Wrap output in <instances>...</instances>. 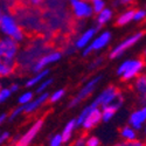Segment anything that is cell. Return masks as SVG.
<instances>
[{
  "instance_id": "obj_1",
  "label": "cell",
  "mask_w": 146,
  "mask_h": 146,
  "mask_svg": "<svg viewBox=\"0 0 146 146\" xmlns=\"http://www.w3.org/2000/svg\"><path fill=\"white\" fill-rule=\"evenodd\" d=\"M0 28L3 29V32L11 36L14 41H21L23 40V36L25 33L18 26L17 21L14 20V18L8 14H4L1 18V22H0Z\"/></svg>"
},
{
  "instance_id": "obj_2",
  "label": "cell",
  "mask_w": 146,
  "mask_h": 146,
  "mask_svg": "<svg viewBox=\"0 0 146 146\" xmlns=\"http://www.w3.org/2000/svg\"><path fill=\"white\" fill-rule=\"evenodd\" d=\"M144 67H145V62L143 60H135V61L129 60L119 66V68L117 69V74L121 76L123 81H129L133 77H136Z\"/></svg>"
},
{
  "instance_id": "obj_3",
  "label": "cell",
  "mask_w": 146,
  "mask_h": 146,
  "mask_svg": "<svg viewBox=\"0 0 146 146\" xmlns=\"http://www.w3.org/2000/svg\"><path fill=\"white\" fill-rule=\"evenodd\" d=\"M43 124H44V117H41L38 120H35L32 124V126L23 133L22 136L19 137V139L13 144V146H29L34 141L36 136L39 135V132L41 131Z\"/></svg>"
},
{
  "instance_id": "obj_4",
  "label": "cell",
  "mask_w": 146,
  "mask_h": 146,
  "mask_svg": "<svg viewBox=\"0 0 146 146\" xmlns=\"http://www.w3.org/2000/svg\"><path fill=\"white\" fill-rule=\"evenodd\" d=\"M102 80V77L101 76H98V77H96V78H94V80H91L90 82H88L86 86H84L81 90H80V92L72 98L71 101H70V103L68 104V108H75V106H77L82 101H84L86 98H88V97L92 94V91L95 90V88H96V86H97V83H98L100 81Z\"/></svg>"
},
{
  "instance_id": "obj_5",
  "label": "cell",
  "mask_w": 146,
  "mask_h": 146,
  "mask_svg": "<svg viewBox=\"0 0 146 146\" xmlns=\"http://www.w3.org/2000/svg\"><path fill=\"white\" fill-rule=\"evenodd\" d=\"M144 33L143 32H139V33H136L133 34L132 36H130L129 39H126L125 41H123L121 43H119L117 47H115L112 52L110 53V58H117L119 56H121V54H124V52H126L129 48H131L133 44H136L141 38H143Z\"/></svg>"
},
{
  "instance_id": "obj_6",
  "label": "cell",
  "mask_w": 146,
  "mask_h": 146,
  "mask_svg": "<svg viewBox=\"0 0 146 146\" xmlns=\"http://www.w3.org/2000/svg\"><path fill=\"white\" fill-rule=\"evenodd\" d=\"M18 53V43L12 38L0 40V57L15 58Z\"/></svg>"
},
{
  "instance_id": "obj_7",
  "label": "cell",
  "mask_w": 146,
  "mask_h": 146,
  "mask_svg": "<svg viewBox=\"0 0 146 146\" xmlns=\"http://www.w3.org/2000/svg\"><path fill=\"white\" fill-rule=\"evenodd\" d=\"M146 124V105L135 110L129 118V125L132 126L136 131H139L143 129V126Z\"/></svg>"
},
{
  "instance_id": "obj_8",
  "label": "cell",
  "mask_w": 146,
  "mask_h": 146,
  "mask_svg": "<svg viewBox=\"0 0 146 146\" xmlns=\"http://www.w3.org/2000/svg\"><path fill=\"white\" fill-rule=\"evenodd\" d=\"M102 121V111H101V108H96L92 109V110L87 115V117L84 118L83 123H82V129L84 131H90L94 127H96Z\"/></svg>"
},
{
  "instance_id": "obj_9",
  "label": "cell",
  "mask_w": 146,
  "mask_h": 146,
  "mask_svg": "<svg viewBox=\"0 0 146 146\" xmlns=\"http://www.w3.org/2000/svg\"><path fill=\"white\" fill-rule=\"evenodd\" d=\"M61 57H62V54H61L60 52H53V53H48L46 55H43L38 62H36L33 67V71L34 72H40L47 64H50L53 62H56V61H58Z\"/></svg>"
},
{
  "instance_id": "obj_10",
  "label": "cell",
  "mask_w": 146,
  "mask_h": 146,
  "mask_svg": "<svg viewBox=\"0 0 146 146\" xmlns=\"http://www.w3.org/2000/svg\"><path fill=\"white\" fill-rule=\"evenodd\" d=\"M71 6L72 9H74L75 17L77 19L81 18H89L92 14V8L84 1H81V0H71Z\"/></svg>"
},
{
  "instance_id": "obj_11",
  "label": "cell",
  "mask_w": 146,
  "mask_h": 146,
  "mask_svg": "<svg viewBox=\"0 0 146 146\" xmlns=\"http://www.w3.org/2000/svg\"><path fill=\"white\" fill-rule=\"evenodd\" d=\"M49 98V92H42L38 98L32 100L29 103H27L26 105H23V113H33L35 112L40 106H42Z\"/></svg>"
},
{
  "instance_id": "obj_12",
  "label": "cell",
  "mask_w": 146,
  "mask_h": 146,
  "mask_svg": "<svg viewBox=\"0 0 146 146\" xmlns=\"http://www.w3.org/2000/svg\"><path fill=\"white\" fill-rule=\"evenodd\" d=\"M110 39H111V33H109V32H105V33H103L102 35H100L98 38H97L86 50L83 52V55H88V54H90L91 52H94V50H98V49H101V48H103V47H105L108 43H109V41H110Z\"/></svg>"
},
{
  "instance_id": "obj_13",
  "label": "cell",
  "mask_w": 146,
  "mask_h": 146,
  "mask_svg": "<svg viewBox=\"0 0 146 146\" xmlns=\"http://www.w3.org/2000/svg\"><path fill=\"white\" fill-rule=\"evenodd\" d=\"M17 68V62L14 58L0 57V76H9L14 72Z\"/></svg>"
},
{
  "instance_id": "obj_14",
  "label": "cell",
  "mask_w": 146,
  "mask_h": 146,
  "mask_svg": "<svg viewBox=\"0 0 146 146\" xmlns=\"http://www.w3.org/2000/svg\"><path fill=\"white\" fill-rule=\"evenodd\" d=\"M77 127V123H76V118L75 119H70L68 123L64 125L62 132H61V136H62V139H63V144H68L71 141V138H72V135Z\"/></svg>"
},
{
  "instance_id": "obj_15",
  "label": "cell",
  "mask_w": 146,
  "mask_h": 146,
  "mask_svg": "<svg viewBox=\"0 0 146 146\" xmlns=\"http://www.w3.org/2000/svg\"><path fill=\"white\" fill-rule=\"evenodd\" d=\"M119 136L123 139V141H131L138 139V133L137 131L130 125H125L119 129Z\"/></svg>"
},
{
  "instance_id": "obj_16",
  "label": "cell",
  "mask_w": 146,
  "mask_h": 146,
  "mask_svg": "<svg viewBox=\"0 0 146 146\" xmlns=\"http://www.w3.org/2000/svg\"><path fill=\"white\" fill-rule=\"evenodd\" d=\"M97 29H98V28H90V29H88L87 32H84V33L81 35V38L76 41L75 48H77V49H81V48H83L84 46H87V43L91 40V38H94V35H95V33L97 32Z\"/></svg>"
},
{
  "instance_id": "obj_17",
  "label": "cell",
  "mask_w": 146,
  "mask_h": 146,
  "mask_svg": "<svg viewBox=\"0 0 146 146\" xmlns=\"http://www.w3.org/2000/svg\"><path fill=\"white\" fill-rule=\"evenodd\" d=\"M133 15H135V11L130 9V11L125 12V13H123L121 15L118 17V19H117V21H116V25H117V26H124V25H127L130 21L133 20Z\"/></svg>"
},
{
  "instance_id": "obj_18",
  "label": "cell",
  "mask_w": 146,
  "mask_h": 146,
  "mask_svg": "<svg viewBox=\"0 0 146 146\" xmlns=\"http://www.w3.org/2000/svg\"><path fill=\"white\" fill-rule=\"evenodd\" d=\"M135 89L138 92V95H146V75L139 76L136 80Z\"/></svg>"
},
{
  "instance_id": "obj_19",
  "label": "cell",
  "mask_w": 146,
  "mask_h": 146,
  "mask_svg": "<svg viewBox=\"0 0 146 146\" xmlns=\"http://www.w3.org/2000/svg\"><path fill=\"white\" fill-rule=\"evenodd\" d=\"M48 74H49V70H41L40 72L36 76H34L33 78H31L27 83H26V87L27 88H31V87H34L35 84H38V83H40Z\"/></svg>"
},
{
  "instance_id": "obj_20",
  "label": "cell",
  "mask_w": 146,
  "mask_h": 146,
  "mask_svg": "<svg viewBox=\"0 0 146 146\" xmlns=\"http://www.w3.org/2000/svg\"><path fill=\"white\" fill-rule=\"evenodd\" d=\"M100 15H98V18H97V22H98V26L101 27V26H103V25H105V23L111 19V17H112V12H111V9H108V8H105V9H103L101 13H98Z\"/></svg>"
},
{
  "instance_id": "obj_21",
  "label": "cell",
  "mask_w": 146,
  "mask_h": 146,
  "mask_svg": "<svg viewBox=\"0 0 146 146\" xmlns=\"http://www.w3.org/2000/svg\"><path fill=\"white\" fill-rule=\"evenodd\" d=\"M33 97H34V94L32 91H27L25 94H22L20 97H19V100H18V103L20 105H26L27 103H29L32 100H33Z\"/></svg>"
},
{
  "instance_id": "obj_22",
  "label": "cell",
  "mask_w": 146,
  "mask_h": 146,
  "mask_svg": "<svg viewBox=\"0 0 146 146\" xmlns=\"http://www.w3.org/2000/svg\"><path fill=\"white\" fill-rule=\"evenodd\" d=\"M64 94H66V90L64 89H58V90H56L55 92H53L50 95V97L48 98V101H49L50 103H56V102H58L64 96Z\"/></svg>"
},
{
  "instance_id": "obj_23",
  "label": "cell",
  "mask_w": 146,
  "mask_h": 146,
  "mask_svg": "<svg viewBox=\"0 0 146 146\" xmlns=\"http://www.w3.org/2000/svg\"><path fill=\"white\" fill-rule=\"evenodd\" d=\"M115 146H146V141H143V140H131V141H119L117 143Z\"/></svg>"
},
{
  "instance_id": "obj_24",
  "label": "cell",
  "mask_w": 146,
  "mask_h": 146,
  "mask_svg": "<svg viewBox=\"0 0 146 146\" xmlns=\"http://www.w3.org/2000/svg\"><path fill=\"white\" fill-rule=\"evenodd\" d=\"M63 145V139L61 133H56V135H53L49 138V146H62Z\"/></svg>"
},
{
  "instance_id": "obj_25",
  "label": "cell",
  "mask_w": 146,
  "mask_h": 146,
  "mask_svg": "<svg viewBox=\"0 0 146 146\" xmlns=\"http://www.w3.org/2000/svg\"><path fill=\"white\" fill-rule=\"evenodd\" d=\"M21 113H23V105H19L18 108H15L14 110L9 113V116L7 117V118H8V121H13V120H15Z\"/></svg>"
},
{
  "instance_id": "obj_26",
  "label": "cell",
  "mask_w": 146,
  "mask_h": 146,
  "mask_svg": "<svg viewBox=\"0 0 146 146\" xmlns=\"http://www.w3.org/2000/svg\"><path fill=\"white\" fill-rule=\"evenodd\" d=\"M92 4H94V8L92 11L95 12V13H101V12L104 9V0H91Z\"/></svg>"
},
{
  "instance_id": "obj_27",
  "label": "cell",
  "mask_w": 146,
  "mask_h": 146,
  "mask_svg": "<svg viewBox=\"0 0 146 146\" xmlns=\"http://www.w3.org/2000/svg\"><path fill=\"white\" fill-rule=\"evenodd\" d=\"M71 146H87V136L86 135L78 136L74 141H72Z\"/></svg>"
},
{
  "instance_id": "obj_28",
  "label": "cell",
  "mask_w": 146,
  "mask_h": 146,
  "mask_svg": "<svg viewBox=\"0 0 146 146\" xmlns=\"http://www.w3.org/2000/svg\"><path fill=\"white\" fill-rule=\"evenodd\" d=\"M87 146H101V140L96 136L87 137Z\"/></svg>"
},
{
  "instance_id": "obj_29",
  "label": "cell",
  "mask_w": 146,
  "mask_h": 146,
  "mask_svg": "<svg viewBox=\"0 0 146 146\" xmlns=\"http://www.w3.org/2000/svg\"><path fill=\"white\" fill-rule=\"evenodd\" d=\"M53 83V80L52 78H49V80H47V81H44V82H42L40 86L38 87V89H36V92L38 94H42V92H44V90L50 86V84Z\"/></svg>"
},
{
  "instance_id": "obj_30",
  "label": "cell",
  "mask_w": 146,
  "mask_h": 146,
  "mask_svg": "<svg viewBox=\"0 0 146 146\" xmlns=\"http://www.w3.org/2000/svg\"><path fill=\"white\" fill-rule=\"evenodd\" d=\"M11 95H12V92L9 89H0V104L7 101Z\"/></svg>"
},
{
  "instance_id": "obj_31",
  "label": "cell",
  "mask_w": 146,
  "mask_h": 146,
  "mask_svg": "<svg viewBox=\"0 0 146 146\" xmlns=\"http://www.w3.org/2000/svg\"><path fill=\"white\" fill-rule=\"evenodd\" d=\"M11 138V133L8 131H4L0 133V146H3L4 144H6Z\"/></svg>"
},
{
  "instance_id": "obj_32",
  "label": "cell",
  "mask_w": 146,
  "mask_h": 146,
  "mask_svg": "<svg viewBox=\"0 0 146 146\" xmlns=\"http://www.w3.org/2000/svg\"><path fill=\"white\" fill-rule=\"evenodd\" d=\"M145 17H146V12H145V11H137V12H135V15H133V20L139 21V20H141V19L145 18Z\"/></svg>"
},
{
  "instance_id": "obj_33",
  "label": "cell",
  "mask_w": 146,
  "mask_h": 146,
  "mask_svg": "<svg viewBox=\"0 0 146 146\" xmlns=\"http://www.w3.org/2000/svg\"><path fill=\"white\" fill-rule=\"evenodd\" d=\"M102 61H103V60H102L101 57H100V58H97V60H95V61H94V62L91 63V66H90V69H92V68H94V67H96L97 64H100V63H102Z\"/></svg>"
},
{
  "instance_id": "obj_34",
  "label": "cell",
  "mask_w": 146,
  "mask_h": 146,
  "mask_svg": "<svg viewBox=\"0 0 146 146\" xmlns=\"http://www.w3.org/2000/svg\"><path fill=\"white\" fill-rule=\"evenodd\" d=\"M7 115L6 113H3V115H0V126H1L4 123H5V121H6V119H7Z\"/></svg>"
},
{
  "instance_id": "obj_35",
  "label": "cell",
  "mask_w": 146,
  "mask_h": 146,
  "mask_svg": "<svg viewBox=\"0 0 146 146\" xmlns=\"http://www.w3.org/2000/svg\"><path fill=\"white\" fill-rule=\"evenodd\" d=\"M9 90H11L12 94H13V92H17V91L19 90V86H18V84H12L11 88H9Z\"/></svg>"
},
{
  "instance_id": "obj_36",
  "label": "cell",
  "mask_w": 146,
  "mask_h": 146,
  "mask_svg": "<svg viewBox=\"0 0 146 146\" xmlns=\"http://www.w3.org/2000/svg\"><path fill=\"white\" fill-rule=\"evenodd\" d=\"M32 1V4H34V5H39V4H41L43 0H31Z\"/></svg>"
},
{
  "instance_id": "obj_37",
  "label": "cell",
  "mask_w": 146,
  "mask_h": 146,
  "mask_svg": "<svg viewBox=\"0 0 146 146\" xmlns=\"http://www.w3.org/2000/svg\"><path fill=\"white\" fill-rule=\"evenodd\" d=\"M3 12H1V9H0V22H1V18H3Z\"/></svg>"
},
{
  "instance_id": "obj_38",
  "label": "cell",
  "mask_w": 146,
  "mask_h": 146,
  "mask_svg": "<svg viewBox=\"0 0 146 146\" xmlns=\"http://www.w3.org/2000/svg\"><path fill=\"white\" fill-rule=\"evenodd\" d=\"M144 135H145V137H146V124H145V126H144Z\"/></svg>"
},
{
  "instance_id": "obj_39",
  "label": "cell",
  "mask_w": 146,
  "mask_h": 146,
  "mask_svg": "<svg viewBox=\"0 0 146 146\" xmlns=\"http://www.w3.org/2000/svg\"><path fill=\"white\" fill-rule=\"evenodd\" d=\"M127 1H130V0H121V3H127Z\"/></svg>"
},
{
  "instance_id": "obj_40",
  "label": "cell",
  "mask_w": 146,
  "mask_h": 146,
  "mask_svg": "<svg viewBox=\"0 0 146 146\" xmlns=\"http://www.w3.org/2000/svg\"><path fill=\"white\" fill-rule=\"evenodd\" d=\"M0 89H1V87H0Z\"/></svg>"
},
{
  "instance_id": "obj_41",
  "label": "cell",
  "mask_w": 146,
  "mask_h": 146,
  "mask_svg": "<svg viewBox=\"0 0 146 146\" xmlns=\"http://www.w3.org/2000/svg\"><path fill=\"white\" fill-rule=\"evenodd\" d=\"M145 54H146V52H145Z\"/></svg>"
},
{
  "instance_id": "obj_42",
  "label": "cell",
  "mask_w": 146,
  "mask_h": 146,
  "mask_svg": "<svg viewBox=\"0 0 146 146\" xmlns=\"http://www.w3.org/2000/svg\"><path fill=\"white\" fill-rule=\"evenodd\" d=\"M62 146H64V145H62Z\"/></svg>"
},
{
  "instance_id": "obj_43",
  "label": "cell",
  "mask_w": 146,
  "mask_h": 146,
  "mask_svg": "<svg viewBox=\"0 0 146 146\" xmlns=\"http://www.w3.org/2000/svg\"><path fill=\"white\" fill-rule=\"evenodd\" d=\"M70 1H71V0H70Z\"/></svg>"
},
{
  "instance_id": "obj_44",
  "label": "cell",
  "mask_w": 146,
  "mask_h": 146,
  "mask_svg": "<svg viewBox=\"0 0 146 146\" xmlns=\"http://www.w3.org/2000/svg\"><path fill=\"white\" fill-rule=\"evenodd\" d=\"M90 1H91V0H90Z\"/></svg>"
},
{
  "instance_id": "obj_45",
  "label": "cell",
  "mask_w": 146,
  "mask_h": 146,
  "mask_svg": "<svg viewBox=\"0 0 146 146\" xmlns=\"http://www.w3.org/2000/svg\"><path fill=\"white\" fill-rule=\"evenodd\" d=\"M145 75H146V74H145Z\"/></svg>"
}]
</instances>
